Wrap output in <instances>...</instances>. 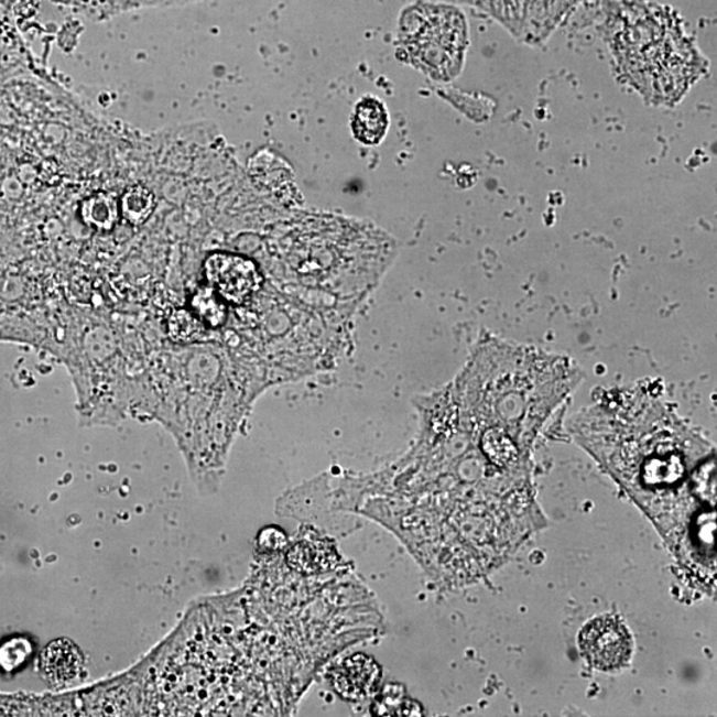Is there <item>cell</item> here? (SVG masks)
Here are the masks:
<instances>
[{
	"label": "cell",
	"instance_id": "1",
	"mask_svg": "<svg viewBox=\"0 0 717 717\" xmlns=\"http://www.w3.org/2000/svg\"><path fill=\"white\" fill-rule=\"evenodd\" d=\"M574 432L656 522L680 560L686 564L687 553L688 564L706 567L691 535V517L715 522L694 510L715 512L713 445L641 387L605 391L579 413Z\"/></svg>",
	"mask_w": 717,
	"mask_h": 717
},
{
	"label": "cell",
	"instance_id": "2",
	"mask_svg": "<svg viewBox=\"0 0 717 717\" xmlns=\"http://www.w3.org/2000/svg\"><path fill=\"white\" fill-rule=\"evenodd\" d=\"M607 29L619 69L655 105H675L707 68L680 19L650 0L613 3Z\"/></svg>",
	"mask_w": 717,
	"mask_h": 717
},
{
	"label": "cell",
	"instance_id": "3",
	"mask_svg": "<svg viewBox=\"0 0 717 717\" xmlns=\"http://www.w3.org/2000/svg\"><path fill=\"white\" fill-rule=\"evenodd\" d=\"M399 42L413 67L431 79L450 82L464 66L467 21L454 6L416 3L400 18Z\"/></svg>",
	"mask_w": 717,
	"mask_h": 717
},
{
	"label": "cell",
	"instance_id": "4",
	"mask_svg": "<svg viewBox=\"0 0 717 717\" xmlns=\"http://www.w3.org/2000/svg\"><path fill=\"white\" fill-rule=\"evenodd\" d=\"M488 12L515 37L539 43L557 29L580 0H467Z\"/></svg>",
	"mask_w": 717,
	"mask_h": 717
},
{
	"label": "cell",
	"instance_id": "5",
	"mask_svg": "<svg viewBox=\"0 0 717 717\" xmlns=\"http://www.w3.org/2000/svg\"><path fill=\"white\" fill-rule=\"evenodd\" d=\"M578 642L587 663L602 673L628 667L634 649L629 629L613 616L591 619L580 631Z\"/></svg>",
	"mask_w": 717,
	"mask_h": 717
},
{
	"label": "cell",
	"instance_id": "6",
	"mask_svg": "<svg viewBox=\"0 0 717 717\" xmlns=\"http://www.w3.org/2000/svg\"><path fill=\"white\" fill-rule=\"evenodd\" d=\"M204 276L208 286L230 305L242 306L261 289L263 278L257 263L228 251H216L206 257Z\"/></svg>",
	"mask_w": 717,
	"mask_h": 717
},
{
	"label": "cell",
	"instance_id": "7",
	"mask_svg": "<svg viewBox=\"0 0 717 717\" xmlns=\"http://www.w3.org/2000/svg\"><path fill=\"white\" fill-rule=\"evenodd\" d=\"M328 680L341 699L360 702L377 693L381 669L373 658L354 654L335 663L329 670Z\"/></svg>",
	"mask_w": 717,
	"mask_h": 717
},
{
	"label": "cell",
	"instance_id": "8",
	"mask_svg": "<svg viewBox=\"0 0 717 717\" xmlns=\"http://www.w3.org/2000/svg\"><path fill=\"white\" fill-rule=\"evenodd\" d=\"M39 665L45 681L55 687H63L80 676L84 655L68 639H56L43 650Z\"/></svg>",
	"mask_w": 717,
	"mask_h": 717
},
{
	"label": "cell",
	"instance_id": "9",
	"mask_svg": "<svg viewBox=\"0 0 717 717\" xmlns=\"http://www.w3.org/2000/svg\"><path fill=\"white\" fill-rule=\"evenodd\" d=\"M390 127V115L384 102L367 96L355 106L351 128L355 139L368 146L379 145Z\"/></svg>",
	"mask_w": 717,
	"mask_h": 717
},
{
	"label": "cell",
	"instance_id": "10",
	"mask_svg": "<svg viewBox=\"0 0 717 717\" xmlns=\"http://www.w3.org/2000/svg\"><path fill=\"white\" fill-rule=\"evenodd\" d=\"M189 309L208 328H219L228 319L226 302L210 286L195 290L189 300Z\"/></svg>",
	"mask_w": 717,
	"mask_h": 717
},
{
	"label": "cell",
	"instance_id": "11",
	"mask_svg": "<svg viewBox=\"0 0 717 717\" xmlns=\"http://www.w3.org/2000/svg\"><path fill=\"white\" fill-rule=\"evenodd\" d=\"M80 217L89 228L109 231L119 221L120 206L115 198L105 193L89 197L80 206Z\"/></svg>",
	"mask_w": 717,
	"mask_h": 717
},
{
	"label": "cell",
	"instance_id": "12",
	"mask_svg": "<svg viewBox=\"0 0 717 717\" xmlns=\"http://www.w3.org/2000/svg\"><path fill=\"white\" fill-rule=\"evenodd\" d=\"M120 216L127 222L139 226L153 215L156 208V198L153 193L144 186H132L120 199Z\"/></svg>",
	"mask_w": 717,
	"mask_h": 717
},
{
	"label": "cell",
	"instance_id": "13",
	"mask_svg": "<svg viewBox=\"0 0 717 717\" xmlns=\"http://www.w3.org/2000/svg\"><path fill=\"white\" fill-rule=\"evenodd\" d=\"M167 335L176 344H195L209 337V328L189 308H178L167 319Z\"/></svg>",
	"mask_w": 717,
	"mask_h": 717
},
{
	"label": "cell",
	"instance_id": "14",
	"mask_svg": "<svg viewBox=\"0 0 717 717\" xmlns=\"http://www.w3.org/2000/svg\"><path fill=\"white\" fill-rule=\"evenodd\" d=\"M32 645L29 639L12 638L0 645V667L4 671H14L28 661Z\"/></svg>",
	"mask_w": 717,
	"mask_h": 717
}]
</instances>
